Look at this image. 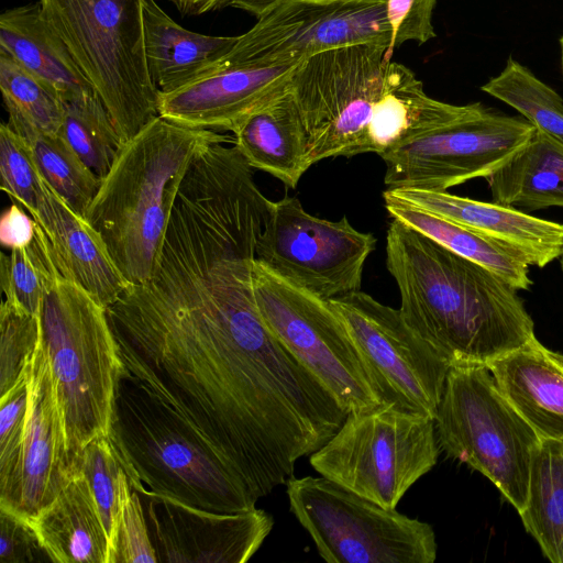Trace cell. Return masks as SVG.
<instances>
[{
	"label": "cell",
	"mask_w": 563,
	"mask_h": 563,
	"mask_svg": "<svg viewBox=\"0 0 563 563\" xmlns=\"http://www.w3.org/2000/svg\"><path fill=\"white\" fill-rule=\"evenodd\" d=\"M316 2H324V3H375V2H385L386 0H310Z\"/></svg>",
	"instance_id": "ee69618b"
},
{
	"label": "cell",
	"mask_w": 563,
	"mask_h": 563,
	"mask_svg": "<svg viewBox=\"0 0 563 563\" xmlns=\"http://www.w3.org/2000/svg\"><path fill=\"white\" fill-rule=\"evenodd\" d=\"M109 438L134 490L219 514L255 508L257 498L202 434L124 369Z\"/></svg>",
	"instance_id": "5b68a950"
},
{
	"label": "cell",
	"mask_w": 563,
	"mask_h": 563,
	"mask_svg": "<svg viewBox=\"0 0 563 563\" xmlns=\"http://www.w3.org/2000/svg\"><path fill=\"white\" fill-rule=\"evenodd\" d=\"M252 286L268 329L347 413L382 406L342 319L328 300L287 282L256 258Z\"/></svg>",
	"instance_id": "8fae6325"
},
{
	"label": "cell",
	"mask_w": 563,
	"mask_h": 563,
	"mask_svg": "<svg viewBox=\"0 0 563 563\" xmlns=\"http://www.w3.org/2000/svg\"><path fill=\"white\" fill-rule=\"evenodd\" d=\"M342 319L382 406L434 420L450 368L400 310L361 290L328 300Z\"/></svg>",
	"instance_id": "4fadbf2b"
},
{
	"label": "cell",
	"mask_w": 563,
	"mask_h": 563,
	"mask_svg": "<svg viewBox=\"0 0 563 563\" xmlns=\"http://www.w3.org/2000/svg\"><path fill=\"white\" fill-rule=\"evenodd\" d=\"M106 106L121 142L158 115L147 68L143 0H40Z\"/></svg>",
	"instance_id": "52a82bcc"
},
{
	"label": "cell",
	"mask_w": 563,
	"mask_h": 563,
	"mask_svg": "<svg viewBox=\"0 0 563 563\" xmlns=\"http://www.w3.org/2000/svg\"><path fill=\"white\" fill-rule=\"evenodd\" d=\"M145 54L158 92L176 90L209 73L238 36L207 35L174 21L155 0H143Z\"/></svg>",
	"instance_id": "7402d4cb"
},
{
	"label": "cell",
	"mask_w": 563,
	"mask_h": 563,
	"mask_svg": "<svg viewBox=\"0 0 563 563\" xmlns=\"http://www.w3.org/2000/svg\"><path fill=\"white\" fill-rule=\"evenodd\" d=\"M27 409L25 374L21 383L0 397V509L8 510L14 499Z\"/></svg>",
	"instance_id": "d590c367"
},
{
	"label": "cell",
	"mask_w": 563,
	"mask_h": 563,
	"mask_svg": "<svg viewBox=\"0 0 563 563\" xmlns=\"http://www.w3.org/2000/svg\"><path fill=\"white\" fill-rule=\"evenodd\" d=\"M181 14L200 15L225 7L227 0H169Z\"/></svg>",
	"instance_id": "b9f144b4"
},
{
	"label": "cell",
	"mask_w": 563,
	"mask_h": 563,
	"mask_svg": "<svg viewBox=\"0 0 563 563\" xmlns=\"http://www.w3.org/2000/svg\"><path fill=\"white\" fill-rule=\"evenodd\" d=\"M5 109L8 125L27 144L42 177L75 212L86 218L100 177L62 136L38 130L13 108Z\"/></svg>",
	"instance_id": "83f0119b"
},
{
	"label": "cell",
	"mask_w": 563,
	"mask_h": 563,
	"mask_svg": "<svg viewBox=\"0 0 563 563\" xmlns=\"http://www.w3.org/2000/svg\"><path fill=\"white\" fill-rule=\"evenodd\" d=\"M486 179L493 202L528 211L563 208V141L536 129L527 143Z\"/></svg>",
	"instance_id": "484cf974"
},
{
	"label": "cell",
	"mask_w": 563,
	"mask_h": 563,
	"mask_svg": "<svg viewBox=\"0 0 563 563\" xmlns=\"http://www.w3.org/2000/svg\"><path fill=\"white\" fill-rule=\"evenodd\" d=\"M31 525L54 563H109V539L82 472Z\"/></svg>",
	"instance_id": "d4e9b609"
},
{
	"label": "cell",
	"mask_w": 563,
	"mask_h": 563,
	"mask_svg": "<svg viewBox=\"0 0 563 563\" xmlns=\"http://www.w3.org/2000/svg\"><path fill=\"white\" fill-rule=\"evenodd\" d=\"M285 1L287 0H227L225 7L246 11L260 19Z\"/></svg>",
	"instance_id": "7bdbcfd3"
},
{
	"label": "cell",
	"mask_w": 563,
	"mask_h": 563,
	"mask_svg": "<svg viewBox=\"0 0 563 563\" xmlns=\"http://www.w3.org/2000/svg\"><path fill=\"white\" fill-rule=\"evenodd\" d=\"M390 37L385 2L287 0L239 35L219 64H299L318 53L351 45L376 44L389 49Z\"/></svg>",
	"instance_id": "9a60e30c"
},
{
	"label": "cell",
	"mask_w": 563,
	"mask_h": 563,
	"mask_svg": "<svg viewBox=\"0 0 563 563\" xmlns=\"http://www.w3.org/2000/svg\"><path fill=\"white\" fill-rule=\"evenodd\" d=\"M559 260H560L561 269L563 272V254H562V256Z\"/></svg>",
	"instance_id": "bcb514c9"
},
{
	"label": "cell",
	"mask_w": 563,
	"mask_h": 563,
	"mask_svg": "<svg viewBox=\"0 0 563 563\" xmlns=\"http://www.w3.org/2000/svg\"><path fill=\"white\" fill-rule=\"evenodd\" d=\"M25 211L20 205L12 202L1 214L0 242L10 251L25 247L34 240L35 221Z\"/></svg>",
	"instance_id": "60d3db41"
},
{
	"label": "cell",
	"mask_w": 563,
	"mask_h": 563,
	"mask_svg": "<svg viewBox=\"0 0 563 563\" xmlns=\"http://www.w3.org/2000/svg\"><path fill=\"white\" fill-rule=\"evenodd\" d=\"M0 52L52 85L65 101L97 93L40 3L1 13Z\"/></svg>",
	"instance_id": "cb8c5ba5"
},
{
	"label": "cell",
	"mask_w": 563,
	"mask_h": 563,
	"mask_svg": "<svg viewBox=\"0 0 563 563\" xmlns=\"http://www.w3.org/2000/svg\"><path fill=\"white\" fill-rule=\"evenodd\" d=\"M26 380L29 409L20 471L14 499L7 511L31 522L54 501L73 475L49 365L41 341L27 364Z\"/></svg>",
	"instance_id": "ac0fdd59"
},
{
	"label": "cell",
	"mask_w": 563,
	"mask_h": 563,
	"mask_svg": "<svg viewBox=\"0 0 563 563\" xmlns=\"http://www.w3.org/2000/svg\"><path fill=\"white\" fill-rule=\"evenodd\" d=\"M136 492L158 562L244 563L274 526L272 515L256 507L219 514L142 489Z\"/></svg>",
	"instance_id": "2e32d148"
},
{
	"label": "cell",
	"mask_w": 563,
	"mask_h": 563,
	"mask_svg": "<svg viewBox=\"0 0 563 563\" xmlns=\"http://www.w3.org/2000/svg\"><path fill=\"white\" fill-rule=\"evenodd\" d=\"M100 179L112 166L122 145L113 121L98 93L65 101L57 133Z\"/></svg>",
	"instance_id": "f546056e"
},
{
	"label": "cell",
	"mask_w": 563,
	"mask_h": 563,
	"mask_svg": "<svg viewBox=\"0 0 563 563\" xmlns=\"http://www.w3.org/2000/svg\"><path fill=\"white\" fill-rule=\"evenodd\" d=\"M481 89L516 109L536 129L563 141L562 97L511 56Z\"/></svg>",
	"instance_id": "4dcf8cb0"
},
{
	"label": "cell",
	"mask_w": 563,
	"mask_h": 563,
	"mask_svg": "<svg viewBox=\"0 0 563 563\" xmlns=\"http://www.w3.org/2000/svg\"><path fill=\"white\" fill-rule=\"evenodd\" d=\"M0 90L5 107L19 111L38 130L57 134L65 100L48 82L0 52Z\"/></svg>",
	"instance_id": "1f68e13d"
},
{
	"label": "cell",
	"mask_w": 563,
	"mask_h": 563,
	"mask_svg": "<svg viewBox=\"0 0 563 563\" xmlns=\"http://www.w3.org/2000/svg\"><path fill=\"white\" fill-rule=\"evenodd\" d=\"M35 236L25 247L0 256V283L4 300L38 316L47 278L55 264L47 239L35 222Z\"/></svg>",
	"instance_id": "d6a6232c"
},
{
	"label": "cell",
	"mask_w": 563,
	"mask_h": 563,
	"mask_svg": "<svg viewBox=\"0 0 563 563\" xmlns=\"http://www.w3.org/2000/svg\"><path fill=\"white\" fill-rule=\"evenodd\" d=\"M298 64H219L196 80L158 93V115L180 125L234 133L289 87Z\"/></svg>",
	"instance_id": "e0dca14e"
},
{
	"label": "cell",
	"mask_w": 563,
	"mask_h": 563,
	"mask_svg": "<svg viewBox=\"0 0 563 563\" xmlns=\"http://www.w3.org/2000/svg\"><path fill=\"white\" fill-rule=\"evenodd\" d=\"M38 319L74 476L80 472L85 446L111 431L124 367L107 309L65 278L56 263L46 282Z\"/></svg>",
	"instance_id": "8992f818"
},
{
	"label": "cell",
	"mask_w": 563,
	"mask_h": 563,
	"mask_svg": "<svg viewBox=\"0 0 563 563\" xmlns=\"http://www.w3.org/2000/svg\"><path fill=\"white\" fill-rule=\"evenodd\" d=\"M437 0H386V16L390 26V45L387 58L394 48L407 41L424 44L435 37L432 24Z\"/></svg>",
	"instance_id": "f35d334b"
},
{
	"label": "cell",
	"mask_w": 563,
	"mask_h": 563,
	"mask_svg": "<svg viewBox=\"0 0 563 563\" xmlns=\"http://www.w3.org/2000/svg\"><path fill=\"white\" fill-rule=\"evenodd\" d=\"M396 199L467 228L543 268L563 254V223L519 209L438 190L387 188Z\"/></svg>",
	"instance_id": "d6986e66"
},
{
	"label": "cell",
	"mask_w": 563,
	"mask_h": 563,
	"mask_svg": "<svg viewBox=\"0 0 563 563\" xmlns=\"http://www.w3.org/2000/svg\"><path fill=\"white\" fill-rule=\"evenodd\" d=\"M156 563L147 521L140 495L124 470L120 474V511L113 563Z\"/></svg>",
	"instance_id": "74e56055"
},
{
	"label": "cell",
	"mask_w": 563,
	"mask_h": 563,
	"mask_svg": "<svg viewBox=\"0 0 563 563\" xmlns=\"http://www.w3.org/2000/svg\"><path fill=\"white\" fill-rule=\"evenodd\" d=\"M519 516L544 556L563 563V441H540L531 461L527 504Z\"/></svg>",
	"instance_id": "f1b7e54d"
},
{
	"label": "cell",
	"mask_w": 563,
	"mask_h": 563,
	"mask_svg": "<svg viewBox=\"0 0 563 563\" xmlns=\"http://www.w3.org/2000/svg\"><path fill=\"white\" fill-rule=\"evenodd\" d=\"M445 454L487 477L519 512L540 439L484 365L450 366L434 418Z\"/></svg>",
	"instance_id": "ba28073f"
},
{
	"label": "cell",
	"mask_w": 563,
	"mask_h": 563,
	"mask_svg": "<svg viewBox=\"0 0 563 563\" xmlns=\"http://www.w3.org/2000/svg\"><path fill=\"white\" fill-rule=\"evenodd\" d=\"M487 367L500 393L541 441H563V354L533 336Z\"/></svg>",
	"instance_id": "44dd1931"
},
{
	"label": "cell",
	"mask_w": 563,
	"mask_h": 563,
	"mask_svg": "<svg viewBox=\"0 0 563 563\" xmlns=\"http://www.w3.org/2000/svg\"><path fill=\"white\" fill-rule=\"evenodd\" d=\"M289 508L329 563H433L432 527L324 476L290 477Z\"/></svg>",
	"instance_id": "30bf717a"
},
{
	"label": "cell",
	"mask_w": 563,
	"mask_h": 563,
	"mask_svg": "<svg viewBox=\"0 0 563 563\" xmlns=\"http://www.w3.org/2000/svg\"><path fill=\"white\" fill-rule=\"evenodd\" d=\"M122 470L123 465L109 435L93 439L82 450L79 471L88 481L109 539V563H113L115 554Z\"/></svg>",
	"instance_id": "836d02e7"
},
{
	"label": "cell",
	"mask_w": 563,
	"mask_h": 563,
	"mask_svg": "<svg viewBox=\"0 0 563 563\" xmlns=\"http://www.w3.org/2000/svg\"><path fill=\"white\" fill-rule=\"evenodd\" d=\"M255 257V243L206 200L178 202L152 276L107 314L124 373L199 431L258 499L347 412L261 317Z\"/></svg>",
	"instance_id": "6da1fadb"
},
{
	"label": "cell",
	"mask_w": 563,
	"mask_h": 563,
	"mask_svg": "<svg viewBox=\"0 0 563 563\" xmlns=\"http://www.w3.org/2000/svg\"><path fill=\"white\" fill-rule=\"evenodd\" d=\"M234 145L253 167L296 188L311 166L308 137L289 87L267 101L238 128Z\"/></svg>",
	"instance_id": "603a6c76"
},
{
	"label": "cell",
	"mask_w": 563,
	"mask_h": 563,
	"mask_svg": "<svg viewBox=\"0 0 563 563\" xmlns=\"http://www.w3.org/2000/svg\"><path fill=\"white\" fill-rule=\"evenodd\" d=\"M434 420L390 407L349 412L309 463L321 476L395 509L437 464Z\"/></svg>",
	"instance_id": "9c48e42d"
},
{
	"label": "cell",
	"mask_w": 563,
	"mask_h": 563,
	"mask_svg": "<svg viewBox=\"0 0 563 563\" xmlns=\"http://www.w3.org/2000/svg\"><path fill=\"white\" fill-rule=\"evenodd\" d=\"M52 562L30 521L0 509V563Z\"/></svg>",
	"instance_id": "ab89813d"
},
{
	"label": "cell",
	"mask_w": 563,
	"mask_h": 563,
	"mask_svg": "<svg viewBox=\"0 0 563 563\" xmlns=\"http://www.w3.org/2000/svg\"><path fill=\"white\" fill-rule=\"evenodd\" d=\"M560 46H561V68L563 73V36L560 38Z\"/></svg>",
	"instance_id": "f6af8a7d"
},
{
	"label": "cell",
	"mask_w": 563,
	"mask_h": 563,
	"mask_svg": "<svg viewBox=\"0 0 563 563\" xmlns=\"http://www.w3.org/2000/svg\"><path fill=\"white\" fill-rule=\"evenodd\" d=\"M0 397L25 378L41 341L38 316L3 299L0 307Z\"/></svg>",
	"instance_id": "e575fe53"
},
{
	"label": "cell",
	"mask_w": 563,
	"mask_h": 563,
	"mask_svg": "<svg viewBox=\"0 0 563 563\" xmlns=\"http://www.w3.org/2000/svg\"><path fill=\"white\" fill-rule=\"evenodd\" d=\"M1 189L30 216L37 207L41 174L24 140L8 123L0 126Z\"/></svg>",
	"instance_id": "8d00e7d4"
},
{
	"label": "cell",
	"mask_w": 563,
	"mask_h": 563,
	"mask_svg": "<svg viewBox=\"0 0 563 563\" xmlns=\"http://www.w3.org/2000/svg\"><path fill=\"white\" fill-rule=\"evenodd\" d=\"M527 120L470 103L461 117L406 140L380 155L389 189L445 191L474 178H488L531 137Z\"/></svg>",
	"instance_id": "7c38bea8"
},
{
	"label": "cell",
	"mask_w": 563,
	"mask_h": 563,
	"mask_svg": "<svg viewBox=\"0 0 563 563\" xmlns=\"http://www.w3.org/2000/svg\"><path fill=\"white\" fill-rule=\"evenodd\" d=\"M231 142L232 136L157 115L122 143L86 219L102 235L130 285L152 276L177 194L194 162L212 144Z\"/></svg>",
	"instance_id": "277c9868"
},
{
	"label": "cell",
	"mask_w": 563,
	"mask_h": 563,
	"mask_svg": "<svg viewBox=\"0 0 563 563\" xmlns=\"http://www.w3.org/2000/svg\"><path fill=\"white\" fill-rule=\"evenodd\" d=\"M386 210L393 219L413 228L441 245L495 273L517 290L532 285L529 264L520 256L467 228L407 205L383 192Z\"/></svg>",
	"instance_id": "4316f807"
},
{
	"label": "cell",
	"mask_w": 563,
	"mask_h": 563,
	"mask_svg": "<svg viewBox=\"0 0 563 563\" xmlns=\"http://www.w3.org/2000/svg\"><path fill=\"white\" fill-rule=\"evenodd\" d=\"M386 266L404 320L450 366H487L536 336L516 288L397 219Z\"/></svg>",
	"instance_id": "3957f363"
},
{
	"label": "cell",
	"mask_w": 563,
	"mask_h": 563,
	"mask_svg": "<svg viewBox=\"0 0 563 563\" xmlns=\"http://www.w3.org/2000/svg\"><path fill=\"white\" fill-rule=\"evenodd\" d=\"M376 247L372 233L346 217L330 221L308 213L296 197L273 201L256 245V260L324 300L361 289L364 265Z\"/></svg>",
	"instance_id": "5bb4252c"
},
{
	"label": "cell",
	"mask_w": 563,
	"mask_h": 563,
	"mask_svg": "<svg viewBox=\"0 0 563 563\" xmlns=\"http://www.w3.org/2000/svg\"><path fill=\"white\" fill-rule=\"evenodd\" d=\"M388 46L358 44L312 55L294 69L289 90L300 113L310 165L329 157L379 156L395 145L464 114L429 97Z\"/></svg>",
	"instance_id": "7a4b0ae2"
},
{
	"label": "cell",
	"mask_w": 563,
	"mask_h": 563,
	"mask_svg": "<svg viewBox=\"0 0 563 563\" xmlns=\"http://www.w3.org/2000/svg\"><path fill=\"white\" fill-rule=\"evenodd\" d=\"M44 232L62 275L106 309L130 286L102 235L75 212L41 175L37 207L31 216Z\"/></svg>",
	"instance_id": "ffe728a7"
}]
</instances>
